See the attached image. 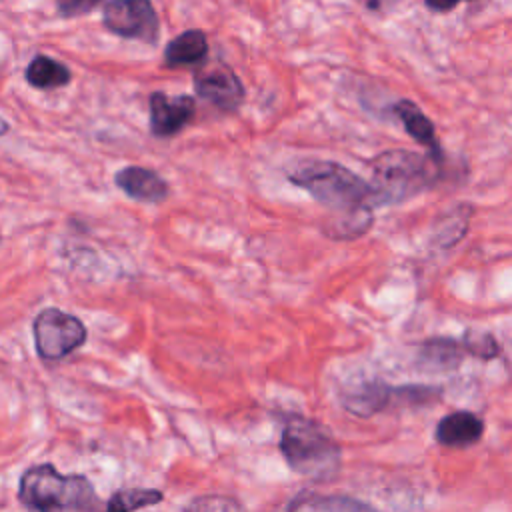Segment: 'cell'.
<instances>
[{
	"instance_id": "6da1fadb",
	"label": "cell",
	"mask_w": 512,
	"mask_h": 512,
	"mask_svg": "<svg viewBox=\"0 0 512 512\" xmlns=\"http://www.w3.org/2000/svg\"><path fill=\"white\" fill-rule=\"evenodd\" d=\"M286 176L322 206L338 212V218L372 212V206H376L372 184L338 162L318 158L300 160Z\"/></svg>"
},
{
	"instance_id": "7a4b0ae2",
	"label": "cell",
	"mask_w": 512,
	"mask_h": 512,
	"mask_svg": "<svg viewBox=\"0 0 512 512\" xmlns=\"http://www.w3.org/2000/svg\"><path fill=\"white\" fill-rule=\"evenodd\" d=\"M18 498L32 512H96L100 506L98 494L86 476L62 474L52 464H36L24 470Z\"/></svg>"
},
{
	"instance_id": "3957f363",
	"label": "cell",
	"mask_w": 512,
	"mask_h": 512,
	"mask_svg": "<svg viewBox=\"0 0 512 512\" xmlns=\"http://www.w3.org/2000/svg\"><path fill=\"white\" fill-rule=\"evenodd\" d=\"M280 452L294 472L316 480L334 476L340 466V446L330 432L298 414L284 418Z\"/></svg>"
},
{
	"instance_id": "277c9868",
	"label": "cell",
	"mask_w": 512,
	"mask_h": 512,
	"mask_svg": "<svg viewBox=\"0 0 512 512\" xmlns=\"http://www.w3.org/2000/svg\"><path fill=\"white\" fill-rule=\"evenodd\" d=\"M372 190L378 204L400 202L430 188L438 162L428 154L412 150H388L378 154L372 162Z\"/></svg>"
},
{
	"instance_id": "5b68a950",
	"label": "cell",
	"mask_w": 512,
	"mask_h": 512,
	"mask_svg": "<svg viewBox=\"0 0 512 512\" xmlns=\"http://www.w3.org/2000/svg\"><path fill=\"white\" fill-rule=\"evenodd\" d=\"M32 334L38 356L48 362L66 358L88 338L82 320L60 308L40 310L32 322Z\"/></svg>"
},
{
	"instance_id": "8992f818",
	"label": "cell",
	"mask_w": 512,
	"mask_h": 512,
	"mask_svg": "<svg viewBox=\"0 0 512 512\" xmlns=\"http://www.w3.org/2000/svg\"><path fill=\"white\" fill-rule=\"evenodd\" d=\"M434 396L432 388H422V386H406V388H392L386 382H376V380H368V382H360L356 386H350L344 394H342V406L356 414V416H372L382 412L384 408L392 406V404H418V402H426Z\"/></svg>"
},
{
	"instance_id": "52a82bcc",
	"label": "cell",
	"mask_w": 512,
	"mask_h": 512,
	"mask_svg": "<svg viewBox=\"0 0 512 512\" xmlns=\"http://www.w3.org/2000/svg\"><path fill=\"white\" fill-rule=\"evenodd\" d=\"M104 26L128 40L154 44L158 40L160 22L152 0H108L102 10Z\"/></svg>"
},
{
	"instance_id": "ba28073f",
	"label": "cell",
	"mask_w": 512,
	"mask_h": 512,
	"mask_svg": "<svg viewBox=\"0 0 512 512\" xmlns=\"http://www.w3.org/2000/svg\"><path fill=\"white\" fill-rule=\"evenodd\" d=\"M192 82H194V92L202 100L210 102L212 106L224 112L236 110L246 96L244 86L236 76V72L222 62H212L208 66H202L200 70H196Z\"/></svg>"
},
{
	"instance_id": "9c48e42d",
	"label": "cell",
	"mask_w": 512,
	"mask_h": 512,
	"mask_svg": "<svg viewBox=\"0 0 512 512\" xmlns=\"http://www.w3.org/2000/svg\"><path fill=\"white\" fill-rule=\"evenodd\" d=\"M150 132L156 138H172L188 126L196 114V102L188 94L170 96L166 92H152L148 98Z\"/></svg>"
},
{
	"instance_id": "30bf717a",
	"label": "cell",
	"mask_w": 512,
	"mask_h": 512,
	"mask_svg": "<svg viewBox=\"0 0 512 512\" xmlns=\"http://www.w3.org/2000/svg\"><path fill=\"white\" fill-rule=\"evenodd\" d=\"M114 182L126 196L140 202H162L170 192L168 182L156 170L144 166H126L118 170Z\"/></svg>"
},
{
	"instance_id": "8fae6325",
	"label": "cell",
	"mask_w": 512,
	"mask_h": 512,
	"mask_svg": "<svg viewBox=\"0 0 512 512\" xmlns=\"http://www.w3.org/2000/svg\"><path fill=\"white\" fill-rule=\"evenodd\" d=\"M484 422L472 412L458 410L444 416L436 426V440L448 448H466L482 438Z\"/></svg>"
},
{
	"instance_id": "7c38bea8",
	"label": "cell",
	"mask_w": 512,
	"mask_h": 512,
	"mask_svg": "<svg viewBox=\"0 0 512 512\" xmlns=\"http://www.w3.org/2000/svg\"><path fill=\"white\" fill-rule=\"evenodd\" d=\"M206 56H208L206 34L196 28L180 32L164 48V62L172 68L200 64V62H204Z\"/></svg>"
},
{
	"instance_id": "4fadbf2b",
	"label": "cell",
	"mask_w": 512,
	"mask_h": 512,
	"mask_svg": "<svg viewBox=\"0 0 512 512\" xmlns=\"http://www.w3.org/2000/svg\"><path fill=\"white\" fill-rule=\"evenodd\" d=\"M394 112L400 116L406 132L416 140L420 142L422 146H426L430 150V156L440 164L442 162V150H440V144L436 140V130H434V124L428 120V116L410 100H402V102H396L394 106Z\"/></svg>"
},
{
	"instance_id": "5bb4252c",
	"label": "cell",
	"mask_w": 512,
	"mask_h": 512,
	"mask_svg": "<svg viewBox=\"0 0 512 512\" xmlns=\"http://www.w3.org/2000/svg\"><path fill=\"white\" fill-rule=\"evenodd\" d=\"M468 354L464 340L430 338L418 350V362L430 370H454Z\"/></svg>"
},
{
	"instance_id": "9a60e30c",
	"label": "cell",
	"mask_w": 512,
	"mask_h": 512,
	"mask_svg": "<svg viewBox=\"0 0 512 512\" xmlns=\"http://www.w3.org/2000/svg\"><path fill=\"white\" fill-rule=\"evenodd\" d=\"M378 512L370 504L336 494H300L292 500L288 512Z\"/></svg>"
},
{
	"instance_id": "2e32d148",
	"label": "cell",
	"mask_w": 512,
	"mask_h": 512,
	"mask_svg": "<svg viewBox=\"0 0 512 512\" xmlns=\"http://www.w3.org/2000/svg\"><path fill=\"white\" fill-rule=\"evenodd\" d=\"M70 80H72L70 68L46 54H36L26 66V82L40 90L62 88L70 84Z\"/></svg>"
},
{
	"instance_id": "e0dca14e",
	"label": "cell",
	"mask_w": 512,
	"mask_h": 512,
	"mask_svg": "<svg viewBox=\"0 0 512 512\" xmlns=\"http://www.w3.org/2000/svg\"><path fill=\"white\" fill-rule=\"evenodd\" d=\"M162 500L164 494L154 488H122L108 498L104 512H136L140 508L160 504Z\"/></svg>"
},
{
	"instance_id": "ac0fdd59",
	"label": "cell",
	"mask_w": 512,
	"mask_h": 512,
	"mask_svg": "<svg viewBox=\"0 0 512 512\" xmlns=\"http://www.w3.org/2000/svg\"><path fill=\"white\" fill-rule=\"evenodd\" d=\"M182 512H244V508L234 496L206 494L192 498Z\"/></svg>"
},
{
	"instance_id": "d6986e66",
	"label": "cell",
	"mask_w": 512,
	"mask_h": 512,
	"mask_svg": "<svg viewBox=\"0 0 512 512\" xmlns=\"http://www.w3.org/2000/svg\"><path fill=\"white\" fill-rule=\"evenodd\" d=\"M462 340H464V344H466L468 354H472V356H476V358L488 360V358L498 356V344H496V340H494L490 334L468 332Z\"/></svg>"
},
{
	"instance_id": "ffe728a7",
	"label": "cell",
	"mask_w": 512,
	"mask_h": 512,
	"mask_svg": "<svg viewBox=\"0 0 512 512\" xmlns=\"http://www.w3.org/2000/svg\"><path fill=\"white\" fill-rule=\"evenodd\" d=\"M102 2L104 0H56V8H58L60 16L74 18V16L88 14L90 10H94Z\"/></svg>"
},
{
	"instance_id": "44dd1931",
	"label": "cell",
	"mask_w": 512,
	"mask_h": 512,
	"mask_svg": "<svg viewBox=\"0 0 512 512\" xmlns=\"http://www.w3.org/2000/svg\"><path fill=\"white\" fill-rule=\"evenodd\" d=\"M424 2L434 12H448V10H452L462 0H424Z\"/></svg>"
},
{
	"instance_id": "7402d4cb",
	"label": "cell",
	"mask_w": 512,
	"mask_h": 512,
	"mask_svg": "<svg viewBox=\"0 0 512 512\" xmlns=\"http://www.w3.org/2000/svg\"><path fill=\"white\" fill-rule=\"evenodd\" d=\"M8 130H10V126H8V122H6V120H4V118H2V116H0V136H4V134H6V132H8Z\"/></svg>"
}]
</instances>
